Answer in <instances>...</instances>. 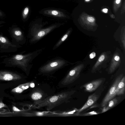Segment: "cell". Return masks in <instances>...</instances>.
Segmentation results:
<instances>
[{
    "label": "cell",
    "mask_w": 125,
    "mask_h": 125,
    "mask_svg": "<svg viewBox=\"0 0 125 125\" xmlns=\"http://www.w3.org/2000/svg\"><path fill=\"white\" fill-rule=\"evenodd\" d=\"M43 50L39 49L32 52L24 54L25 51L11 56H5L2 63L8 67H17L21 68L26 73H29L33 65L31 64L33 60Z\"/></svg>",
    "instance_id": "1"
},
{
    "label": "cell",
    "mask_w": 125,
    "mask_h": 125,
    "mask_svg": "<svg viewBox=\"0 0 125 125\" xmlns=\"http://www.w3.org/2000/svg\"><path fill=\"white\" fill-rule=\"evenodd\" d=\"M75 92L74 90L65 91L48 97L40 102L33 104L32 107L38 109L46 107L47 110L49 111L68 102Z\"/></svg>",
    "instance_id": "2"
},
{
    "label": "cell",
    "mask_w": 125,
    "mask_h": 125,
    "mask_svg": "<svg viewBox=\"0 0 125 125\" xmlns=\"http://www.w3.org/2000/svg\"><path fill=\"white\" fill-rule=\"evenodd\" d=\"M69 62L61 58L51 60L41 66L38 69L40 74H47L52 73L67 65Z\"/></svg>",
    "instance_id": "3"
},
{
    "label": "cell",
    "mask_w": 125,
    "mask_h": 125,
    "mask_svg": "<svg viewBox=\"0 0 125 125\" xmlns=\"http://www.w3.org/2000/svg\"><path fill=\"white\" fill-rule=\"evenodd\" d=\"M21 45H16L11 42L0 32V52L10 53L16 52Z\"/></svg>",
    "instance_id": "4"
},
{
    "label": "cell",
    "mask_w": 125,
    "mask_h": 125,
    "mask_svg": "<svg viewBox=\"0 0 125 125\" xmlns=\"http://www.w3.org/2000/svg\"><path fill=\"white\" fill-rule=\"evenodd\" d=\"M8 31L12 39L11 42L19 46L23 45L26 42V39L24 33L18 27L13 26L10 27Z\"/></svg>",
    "instance_id": "5"
},
{
    "label": "cell",
    "mask_w": 125,
    "mask_h": 125,
    "mask_svg": "<svg viewBox=\"0 0 125 125\" xmlns=\"http://www.w3.org/2000/svg\"><path fill=\"white\" fill-rule=\"evenodd\" d=\"M83 67V64H82L72 69L61 81V84L63 86L66 85L74 82L79 77Z\"/></svg>",
    "instance_id": "6"
},
{
    "label": "cell",
    "mask_w": 125,
    "mask_h": 125,
    "mask_svg": "<svg viewBox=\"0 0 125 125\" xmlns=\"http://www.w3.org/2000/svg\"><path fill=\"white\" fill-rule=\"evenodd\" d=\"M123 74H121L116 78L107 93L104 97L101 103L102 107L106 105L108 102L117 95V88L118 84L123 76Z\"/></svg>",
    "instance_id": "7"
},
{
    "label": "cell",
    "mask_w": 125,
    "mask_h": 125,
    "mask_svg": "<svg viewBox=\"0 0 125 125\" xmlns=\"http://www.w3.org/2000/svg\"><path fill=\"white\" fill-rule=\"evenodd\" d=\"M58 26L57 25H54L46 28L40 29L37 30L30 38L29 40L30 42L33 43L36 42L58 27Z\"/></svg>",
    "instance_id": "8"
},
{
    "label": "cell",
    "mask_w": 125,
    "mask_h": 125,
    "mask_svg": "<svg viewBox=\"0 0 125 125\" xmlns=\"http://www.w3.org/2000/svg\"><path fill=\"white\" fill-rule=\"evenodd\" d=\"M101 94V93L96 92L90 95L84 104L80 109H77L76 115H79L81 113L95 104L100 97Z\"/></svg>",
    "instance_id": "9"
},
{
    "label": "cell",
    "mask_w": 125,
    "mask_h": 125,
    "mask_svg": "<svg viewBox=\"0 0 125 125\" xmlns=\"http://www.w3.org/2000/svg\"><path fill=\"white\" fill-rule=\"evenodd\" d=\"M104 80L98 79L93 80L83 85L82 87L86 92H91L96 90L102 83Z\"/></svg>",
    "instance_id": "10"
},
{
    "label": "cell",
    "mask_w": 125,
    "mask_h": 125,
    "mask_svg": "<svg viewBox=\"0 0 125 125\" xmlns=\"http://www.w3.org/2000/svg\"><path fill=\"white\" fill-rule=\"evenodd\" d=\"M21 76L15 73L4 70H0V80L10 81L21 79Z\"/></svg>",
    "instance_id": "11"
},
{
    "label": "cell",
    "mask_w": 125,
    "mask_h": 125,
    "mask_svg": "<svg viewBox=\"0 0 125 125\" xmlns=\"http://www.w3.org/2000/svg\"><path fill=\"white\" fill-rule=\"evenodd\" d=\"M45 96L44 93L39 90H34L30 95L31 98L34 102L33 104L42 101L45 98H44L45 97Z\"/></svg>",
    "instance_id": "12"
},
{
    "label": "cell",
    "mask_w": 125,
    "mask_h": 125,
    "mask_svg": "<svg viewBox=\"0 0 125 125\" xmlns=\"http://www.w3.org/2000/svg\"><path fill=\"white\" fill-rule=\"evenodd\" d=\"M24 113L26 116L30 117L54 116V115L52 112L49 111H32Z\"/></svg>",
    "instance_id": "13"
},
{
    "label": "cell",
    "mask_w": 125,
    "mask_h": 125,
    "mask_svg": "<svg viewBox=\"0 0 125 125\" xmlns=\"http://www.w3.org/2000/svg\"><path fill=\"white\" fill-rule=\"evenodd\" d=\"M120 62V58L117 54H114L112 58L110 67L109 72L110 73H112L115 70L119 65Z\"/></svg>",
    "instance_id": "14"
},
{
    "label": "cell",
    "mask_w": 125,
    "mask_h": 125,
    "mask_svg": "<svg viewBox=\"0 0 125 125\" xmlns=\"http://www.w3.org/2000/svg\"><path fill=\"white\" fill-rule=\"evenodd\" d=\"M43 13L55 17L63 18L66 17V15L62 12L54 10H44Z\"/></svg>",
    "instance_id": "15"
},
{
    "label": "cell",
    "mask_w": 125,
    "mask_h": 125,
    "mask_svg": "<svg viewBox=\"0 0 125 125\" xmlns=\"http://www.w3.org/2000/svg\"><path fill=\"white\" fill-rule=\"evenodd\" d=\"M119 100L118 98H114L110 100L106 105L103 107L102 113L105 112L113 107L118 103Z\"/></svg>",
    "instance_id": "16"
},
{
    "label": "cell",
    "mask_w": 125,
    "mask_h": 125,
    "mask_svg": "<svg viewBox=\"0 0 125 125\" xmlns=\"http://www.w3.org/2000/svg\"><path fill=\"white\" fill-rule=\"evenodd\" d=\"M125 77L123 76L118 83L117 88V95L124 94L125 92Z\"/></svg>",
    "instance_id": "17"
},
{
    "label": "cell",
    "mask_w": 125,
    "mask_h": 125,
    "mask_svg": "<svg viewBox=\"0 0 125 125\" xmlns=\"http://www.w3.org/2000/svg\"><path fill=\"white\" fill-rule=\"evenodd\" d=\"M77 109L69 111L56 112H52L54 116H71L76 115Z\"/></svg>",
    "instance_id": "18"
},
{
    "label": "cell",
    "mask_w": 125,
    "mask_h": 125,
    "mask_svg": "<svg viewBox=\"0 0 125 125\" xmlns=\"http://www.w3.org/2000/svg\"><path fill=\"white\" fill-rule=\"evenodd\" d=\"M107 58V55L105 53L102 54L100 56L92 68V71L96 70L104 62Z\"/></svg>",
    "instance_id": "19"
},
{
    "label": "cell",
    "mask_w": 125,
    "mask_h": 125,
    "mask_svg": "<svg viewBox=\"0 0 125 125\" xmlns=\"http://www.w3.org/2000/svg\"><path fill=\"white\" fill-rule=\"evenodd\" d=\"M71 30L69 29L62 37L55 44L53 48V50L59 47L68 38L71 32Z\"/></svg>",
    "instance_id": "20"
},
{
    "label": "cell",
    "mask_w": 125,
    "mask_h": 125,
    "mask_svg": "<svg viewBox=\"0 0 125 125\" xmlns=\"http://www.w3.org/2000/svg\"><path fill=\"white\" fill-rule=\"evenodd\" d=\"M95 19L93 17L89 16L87 17L86 21L85 22L86 24L94 26L95 24Z\"/></svg>",
    "instance_id": "21"
},
{
    "label": "cell",
    "mask_w": 125,
    "mask_h": 125,
    "mask_svg": "<svg viewBox=\"0 0 125 125\" xmlns=\"http://www.w3.org/2000/svg\"><path fill=\"white\" fill-rule=\"evenodd\" d=\"M29 11V8L26 7L24 9L22 13V16L24 19H25L28 16Z\"/></svg>",
    "instance_id": "22"
},
{
    "label": "cell",
    "mask_w": 125,
    "mask_h": 125,
    "mask_svg": "<svg viewBox=\"0 0 125 125\" xmlns=\"http://www.w3.org/2000/svg\"><path fill=\"white\" fill-rule=\"evenodd\" d=\"M99 114V113L98 112L93 111L87 113L83 114L80 115H81L82 116H88L96 115Z\"/></svg>",
    "instance_id": "23"
},
{
    "label": "cell",
    "mask_w": 125,
    "mask_h": 125,
    "mask_svg": "<svg viewBox=\"0 0 125 125\" xmlns=\"http://www.w3.org/2000/svg\"><path fill=\"white\" fill-rule=\"evenodd\" d=\"M12 91L17 93H20L22 92V90L19 86L12 89Z\"/></svg>",
    "instance_id": "24"
},
{
    "label": "cell",
    "mask_w": 125,
    "mask_h": 125,
    "mask_svg": "<svg viewBox=\"0 0 125 125\" xmlns=\"http://www.w3.org/2000/svg\"><path fill=\"white\" fill-rule=\"evenodd\" d=\"M96 56V53L94 52H93L89 55V58L90 59H93Z\"/></svg>",
    "instance_id": "25"
},
{
    "label": "cell",
    "mask_w": 125,
    "mask_h": 125,
    "mask_svg": "<svg viewBox=\"0 0 125 125\" xmlns=\"http://www.w3.org/2000/svg\"><path fill=\"white\" fill-rule=\"evenodd\" d=\"M13 110L14 111L20 112L23 111V110H20L15 106H13Z\"/></svg>",
    "instance_id": "26"
},
{
    "label": "cell",
    "mask_w": 125,
    "mask_h": 125,
    "mask_svg": "<svg viewBox=\"0 0 125 125\" xmlns=\"http://www.w3.org/2000/svg\"><path fill=\"white\" fill-rule=\"evenodd\" d=\"M6 105L4 104L2 102L0 101V109L3 107H6Z\"/></svg>",
    "instance_id": "27"
},
{
    "label": "cell",
    "mask_w": 125,
    "mask_h": 125,
    "mask_svg": "<svg viewBox=\"0 0 125 125\" xmlns=\"http://www.w3.org/2000/svg\"><path fill=\"white\" fill-rule=\"evenodd\" d=\"M103 11L105 13H107V12L108 9H104L103 10Z\"/></svg>",
    "instance_id": "28"
},
{
    "label": "cell",
    "mask_w": 125,
    "mask_h": 125,
    "mask_svg": "<svg viewBox=\"0 0 125 125\" xmlns=\"http://www.w3.org/2000/svg\"><path fill=\"white\" fill-rule=\"evenodd\" d=\"M121 0H116L115 2L117 4L120 3L121 2Z\"/></svg>",
    "instance_id": "29"
},
{
    "label": "cell",
    "mask_w": 125,
    "mask_h": 125,
    "mask_svg": "<svg viewBox=\"0 0 125 125\" xmlns=\"http://www.w3.org/2000/svg\"><path fill=\"white\" fill-rule=\"evenodd\" d=\"M4 23V22H3L0 21V27L2 26L1 24Z\"/></svg>",
    "instance_id": "30"
},
{
    "label": "cell",
    "mask_w": 125,
    "mask_h": 125,
    "mask_svg": "<svg viewBox=\"0 0 125 125\" xmlns=\"http://www.w3.org/2000/svg\"><path fill=\"white\" fill-rule=\"evenodd\" d=\"M3 15L2 13L0 11V16H2Z\"/></svg>",
    "instance_id": "31"
},
{
    "label": "cell",
    "mask_w": 125,
    "mask_h": 125,
    "mask_svg": "<svg viewBox=\"0 0 125 125\" xmlns=\"http://www.w3.org/2000/svg\"><path fill=\"white\" fill-rule=\"evenodd\" d=\"M90 0H85V1L86 2H87L89 1Z\"/></svg>",
    "instance_id": "32"
}]
</instances>
